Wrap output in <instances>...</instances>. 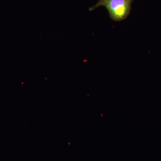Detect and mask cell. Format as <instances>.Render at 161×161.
Wrapping results in <instances>:
<instances>
[{
  "label": "cell",
  "mask_w": 161,
  "mask_h": 161,
  "mask_svg": "<svg viewBox=\"0 0 161 161\" xmlns=\"http://www.w3.org/2000/svg\"><path fill=\"white\" fill-rule=\"evenodd\" d=\"M132 0H99L95 6L90 8L92 10L99 6L108 9L110 17L115 21H121L128 16L131 9Z\"/></svg>",
  "instance_id": "cell-1"
}]
</instances>
